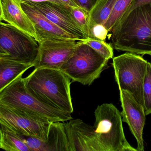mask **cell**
<instances>
[{
	"label": "cell",
	"instance_id": "7402d4cb",
	"mask_svg": "<svg viewBox=\"0 0 151 151\" xmlns=\"http://www.w3.org/2000/svg\"><path fill=\"white\" fill-rule=\"evenodd\" d=\"M108 33V31L104 25L94 23L89 20L87 32L88 38L105 41Z\"/></svg>",
	"mask_w": 151,
	"mask_h": 151
},
{
	"label": "cell",
	"instance_id": "603a6c76",
	"mask_svg": "<svg viewBox=\"0 0 151 151\" xmlns=\"http://www.w3.org/2000/svg\"><path fill=\"white\" fill-rule=\"evenodd\" d=\"M70 12L76 22L87 36L89 13L80 7L70 8Z\"/></svg>",
	"mask_w": 151,
	"mask_h": 151
},
{
	"label": "cell",
	"instance_id": "5b68a950",
	"mask_svg": "<svg viewBox=\"0 0 151 151\" xmlns=\"http://www.w3.org/2000/svg\"><path fill=\"white\" fill-rule=\"evenodd\" d=\"M109 60L82 40H78L73 54L60 70L72 82L90 86L99 78Z\"/></svg>",
	"mask_w": 151,
	"mask_h": 151
},
{
	"label": "cell",
	"instance_id": "30bf717a",
	"mask_svg": "<svg viewBox=\"0 0 151 151\" xmlns=\"http://www.w3.org/2000/svg\"><path fill=\"white\" fill-rule=\"evenodd\" d=\"M25 2L39 11L53 23L74 36L78 40L88 38L71 14L70 7L49 1Z\"/></svg>",
	"mask_w": 151,
	"mask_h": 151
},
{
	"label": "cell",
	"instance_id": "83f0119b",
	"mask_svg": "<svg viewBox=\"0 0 151 151\" xmlns=\"http://www.w3.org/2000/svg\"><path fill=\"white\" fill-rule=\"evenodd\" d=\"M22 2H45V1H49V2H53V3H56V4L63 5L59 0H20ZM64 6V5H63Z\"/></svg>",
	"mask_w": 151,
	"mask_h": 151
},
{
	"label": "cell",
	"instance_id": "6da1fadb",
	"mask_svg": "<svg viewBox=\"0 0 151 151\" xmlns=\"http://www.w3.org/2000/svg\"><path fill=\"white\" fill-rule=\"evenodd\" d=\"M110 32L111 45L115 50L151 56V3L122 17Z\"/></svg>",
	"mask_w": 151,
	"mask_h": 151
},
{
	"label": "cell",
	"instance_id": "9a60e30c",
	"mask_svg": "<svg viewBox=\"0 0 151 151\" xmlns=\"http://www.w3.org/2000/svg\"><path fill=\"white\" fill-rule=\"evenodd\" d=\"M34 66L31 63L0 58V92Z\"/></svg>",
	"mask_w": 151,
	"mask_h": 151
},
{
	"label": "cell",
	"instance_id": "ac0fdd59",
	"mask_svg": "<svg viewBox=\"0 0 151 151\" xmlns=\"http://www.w3.org/2000/svg\"><path fill=\"white\" fill-rule=\"evenodd\" d=\"M117 0H99L89 12V21L104 25Z\"/></svg>",
	"mask_w": 151,
	"mask_h": 151
},
{
	"label": "cell",
	"instance_id": "ba28073f",
	"mask_svg": "<svg viewBox=\"0 0 151 151\" xmlns=\"http://www.w3.org/2000/svg\"><path fill=\"white\" fill-rule=\"evenodd\" d=\"M51 122L0 104V125L24 136L46 141Z\"/></svg>",
	"mask_w": 151,
	"mask_h": 151
},
{
	"label": "cell",
	"instance_id": "9c48e42d",
	"mask_svg": "<svg viewBox=\"0 0 151 151\" xmlns=\"http://www.w3.org/2000/svg\"><path fill=\"white\" fill-rule=\"evenodd\" d=\"M78 41L74 39L42 40L38 43V53L34 69L47 68L60 70L73 54Z\"/></svg>",
	"mask_w": 151,
	"mask_h": 151
},
{
	"label": "cell",
	"instance_id": "2e32d148",
	"mask_svg": "<svg viewBox=\"0 0 151 151\" xmlns=\"http://www.w3.org/2000/svg\"><path fill=\"white\" fill-rule=\"evenodd\" d=\"M48 151H70L64 122H51L46 140Z\"/></svg>",
	"mask_w": 151,
	"mask_h": 151
},
{
	"label": "cell",
	"instance_id": "ffe728a7",
	"mask_svg": "<svg viewBox=\"0 0 151 151\" xmlns=\"http://www.w3.org/2000/svg\"><path fill=\"white\" fill-rule=\"evenodd\" d=\"M82 41L105 58L109 60L113 58L114 56L113 47L110 44L106 43L105 41L96 40L89 38L83 40Z\"/></svg>",
	"mask_w": 151,
	"mask_h": 151
},
{
	"label": "cell",
	"instance_id": "d6986e66",
	"mask_svg": "<svg viewBox=\"0 0 151 151\" xmlns=\"http://www.w3.org/2000/svg\"><path fill=\"white\" fill-rule=\"evenodd\" d=\"M133 0H117L107 22L104 24L109 32L121 19Z\"/></svg>",
	"mask_w": 151,
	"mask_h": 151
},
{
	"label": "cell",
	"instance_id": "4316f807",
	"mask_svg": "<svg viewBox=\"0 0 151 151\" xmlns=\"http://www.w3.org/2000/svg\"><path fill=\"white\" fill-rule=\"evenodd\" d=\"M64 6L70 8L79 7L74 0H59Z\"/></svg>",
	"mask_w": 151,
	"mask_h": 151
},
{
	"label": "cell",
	"instance_id": "484cf974",
	"mask_svg": "<svg viewBox=\"0 0 151 151\" xmlns=\"http://www.w3.org/2000/svg\"><path fill=\"white\" fill-rule=\"evenodd\" d=\"M149 3H151V0H133L131 4H130L129 6L125 11L122 16L127 14L128 13H129L134 9L138 7L149 4Z\"/></svg>",
	"mask_w": 151,
	"mask_h": 151
},
{
	"label": "cell",
	"instance_id": "277c9868",
	"mask_svg": "<svg viewBox=\"0 0 151 151\" xmlns=\"http://www.w3.org/2000/svg\"><path fill=\"white\" fill-rule=\"evenodd\" d=\"M94 115L93 127L103 151H138L127 141L121 113L113 104L104 103L98 106Z\"/></svg>",
	"mask_w": 151,
	"mask_h": 151
},
{
	"label": "cell",
	"instance_id": "e0dca14e",
	"mask_svg": "<svg viewBox=\"0 0 151 151\" xmlns=\"http://www.w3.org/2000/svg\"><path fill=\"white\" fill-rule=\"evenodd\" d=\"M0 148L6 151H30L20 134L1 126Z\"/></svg>",
	"mask_w": 151,
	"mask_h": 151
},
{
	"label": "cell",
	"instance_id": "52a82bcc",
	"mask_svg": "<svg viewBox=\"0 0 151 151\" xmlns=\"http://www.w3.org/2000/svg\"><path fill=\"white\" fill-rule=\"evenodd\" d=\"M148 62L132 53H125L113 59L116 81L119 90L130 93L144 106L143 86Z\"/></svg>",
	"mask_w": 151,
	"mask_h": 151
},
{
	"label": "cell",
	"instance_id": "8992f818",
	"mask_svg": "<svg viewBox=\"0 0 151 151\" xmlns=\"http://www.w3.org/2000/svg\"><path fill=\"white\" fill-rule=\"evenodd\" d=\"M38 51V42L34 37L1 22L0 58L34 65Z\"/></svg>",
	"mask_w": 151,
	"mask_h": 151
},
{
	"label": "cell",
	"instance_id": "8fae6325",
	"mask_svg": "<svg viewBox=\"0 0 151 151\" xmlns=\"http://www.w3.org/2000/svg\"><path fill=\"white\" fill-rule=\"evenodd\" d=\"M120 101L122 111L121 112L123 122L129 125L130 130L137 143L138 151L144 150L143 132L145 123L144 106L129 91L121 90Z\"/></svg>",
	"mask_w": 151,
	"mask_h": 151
},
{
	"label": "cell",
	"instance_id": "5bb4252c",
	"mask_svg": "<svg viewBox=\"0 0 151 151\" xmlns=\"http://www.w3.org/2000/svg\"><path fill=\"white\" fill-rule=\"evenodd\" d=\"M22 6L34 24L38 38V43L47 39H74L78 40L76 38L53 23L27 2L22 1Z\"/></svg>",
	"mask_w": 151,
	"mask_h": 151
},
{
	"label": "cell",
	"instance_id": "3957f363",
	"mask_svg": "<svg viewBox=\"0 0 151 151\" xmlns=\"http://www.w3.org/2000/svg\"><path fill=\"white\" fill-rule=\"evenodd\" d=\"M0 104L51 122H65L73 119L71 114L48 106L28 93L22 76L0 92Z\"/></svg>",
	"mask_w": 151,
	"mask_h": 151
},
{
	"label": "cell",
	"instance_id": "d4e9b609",
	"mask_svg": "<svg viewBox=\"0 0 151 151\" xmlns=\"http://www.w3.org/2000/svg\"><path fill=\"white\" fill-rule=\"evenodd\" d=\"M79 7L90 12L99 0H74Z\"/></svg>",
	"mask_w": 151,
	"mask_h": 151
},
{
	"label": "cell",
	"instance_id": "44dd1931",
	"mask_svg": "<svg viewBox=\"0 0 151 151\" xmlns=\"http://www.w3.org/2000/svg\"><path fill=\"white\" fill-rule=\"evenodd\" d=\"M144 109L146 115L151 114V63L148 62L143 86Z\"/></svg>",
	"mask_w": 151,
	"mask_h": 151
},
{
	"label": "cell",
	"instance_id": "7c38bea8",
	"mask_svg": "<svg viewBox=\"0 0 151 151\" xmlns=\"http://www.w3.org/2000/svg\"><path fill=\"white\" fill-rule=\"evenodd\" d=\"M64 124L70 151H103L93 126L80 119H72Z\"/></svg>",
	"mask_w": 151,
	"mask_h": 151
},
{
	"label": "cell",
	"instance_id": "4fadbf2b",
	"mask_svg": "<svg viewBox=\"0 0 151 151\" xmlns=\"http://www.w3.org/2000/svg\"><path fill=\"white\" fill-rule=\"evenodd\" d=\"M20 0H0V20L23 31L34 37L38 38L34 24L22 6Z\"/></svg>",
	"mask_w": 151,
	"mask_h": 151
},
{
	"label": "cell",
	"instance_id": "7a4b0ae2",
	"mask_svg": "<svg viewBox=\"0 0 151 151\" xmlns=\"http://www.w3.org/2000/svg\"><path fill=\"white\" fill-rule=\"evenodd\" d=\"M71 79L59 69H34L24 78L28 93L41 102L69 114L74 111L70 93Z\"/></svg>",
	"mask_w": 151,
	"mask_h": 151
},
{
	"label": "cell",
	"instance_id": "cb8c5ba5",
	"mask_svg": "<svg viewBox=\"0 0 151 151\" xmlns=\"http://www.w3.org/2000/svg\"><path fill=\"white\" fill-rule=\"evenodd\" d=\"M21 136L30 151H48L46 141L45 140L35 137L22 135Z\"/></svg>",
	"mask_w": 151,
	"mask_h": 151
}]
</instances>
